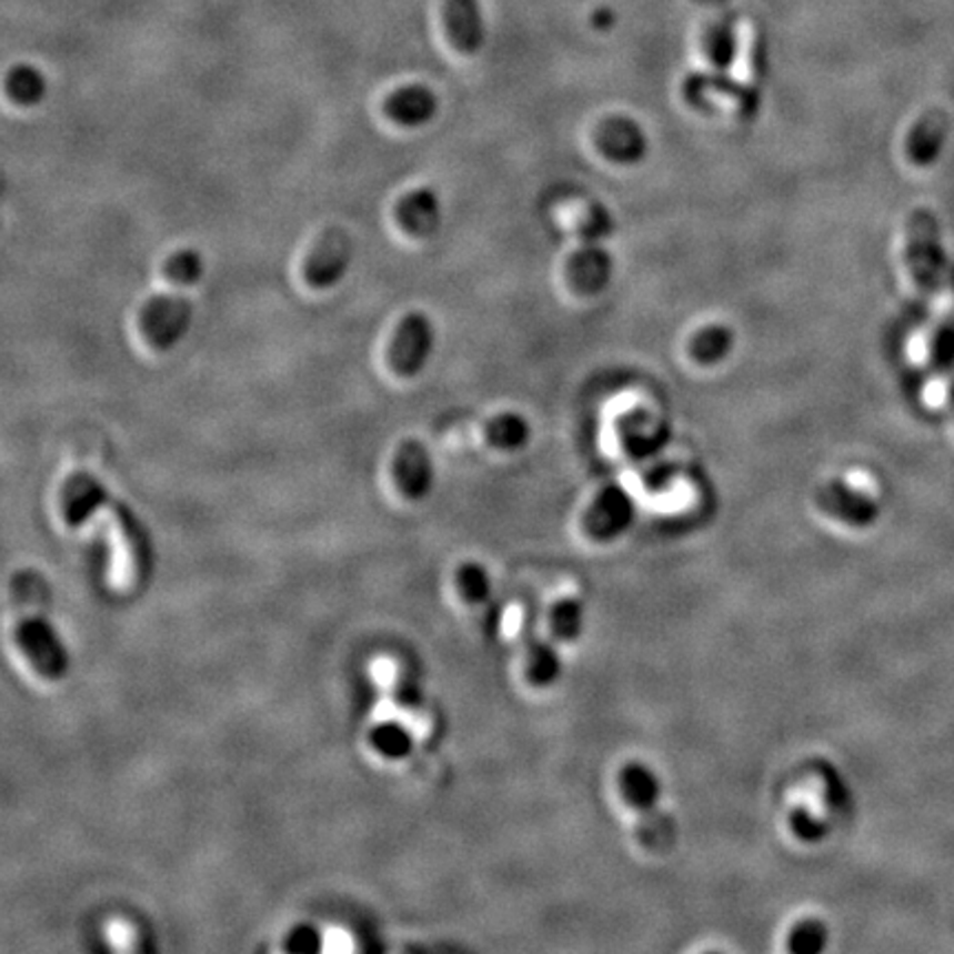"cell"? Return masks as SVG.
<instances>
[{
    "instance_id": "obj_11",
    "label": "cell",
    "mask_w": 954,
    "mask_h": 954,
    "mask_svg": "<svg viewBox=\"0 0 954 954\" xmlns=\"http://www.w3.org/2000/svg\"><path fill=\"white\" fill-rule=\"evenodd\" d=\"M948 131H951V118L944 111L940 109L926 111L913 127L906 142V155L911 164L920 169L935 164L948 138Z\"/></svg>"
},
{
    "instance_id": "obj_13",
    "label": "cell",
    "mask_w": 954,
    "mask_h": 954,
    "mask_svg": "<svg viewBox=\"0 0 954 954\" xmlns=\"http://www.w3.org/2000/svg\"><path fill=\"white\" fill-rule=\"evenodd\" d=\"M384 113L400 127L418 129L431 122L438 113V98L420 84L402 87L384 102Z\"/></svg>"
},
{
    "instance_id": "obj_23",
    "label": "cell",
    "mask_w": 954,
    "mask_h": 954,
    "mask_svg": "<svg viewBox=\"0 0 954 954\" xmlns=\"http://www.w3.org/2000/svg\"><path fill=\"white\" fill-rule=\"evenodd\" d=\"M829 946V928L815 917H806L786 935V951L793 954H820Z\"/></svg>"
},
{
    "instance_id": "obj_4",
    "label": "cell",
    "mask_w": 954,
    "mask_h": 954,
    "mask_svg": "<svg viewBox=\"0 0 954 954\" xmlns=\"http://www.w3.org/2000/svg\"><path fill=\"white\" fill-rule=\"evenodd\" d=\"M354 259V241L341 225L328 228L310 252L303 277L312 290H332L350 272Z\"/></svg>"
},
{
    "instance_id": "obj_22",
    "label": "cell",
    "mask_w": 954,
    "mask_h": 954,
    "mask_svg": "<svg viewBox=\"0 0 954 954\" xmlns=\"http://www.w3.org/2000/svg\"><path fill=\"white\" fill-rule=\"evenodd\" d=\"M4 87H7L9 98L16 104H20V107H36L47 96V80H44V76L38 69L29 67V64L13 67L11 73L7 76Z\"/></svg>"
},
{
    "instance_id": "obj_26",
    "label": "cell",
    "mask_w": 954,
    "mask_h": 954,
    "mask_svg": "<svg viewBox=\"0 0 954 954\" xmlns=\"http://www.w3.org/2000/svg\"><path fill=\"white\" fill-rule=\"evenodd\" d=\"M391 699L393 705L402 712H415L422 705V690L415 676L406 674V672H395V676L391 679Z\"/></svg>"
},
{
    "instance_id": "obj_17",
    "label": "cell",
    "mask_w": 954,
    "mask_h": 954,
    "mask_svg": "<svg viewBox=\"0 0 954 954\" xmlns=\"http://www.w3.org/2000/svg\"><path fill=\"white\" fill-rule=\"evenodd\" d=\"M583 630H585V603L574 594L560 596L549 610L551 639L560 645H573L581 639Z\"/></svg>"
},
{
    "instance_id": "obj_12",
    "label": "cell",
    "mask_w": 954,
    "mask_h": 954,
    "mask_svg": "<svg viewBox=\"0 0 954 954\" xmlns=\"http://www.w3.org/2000/svg\"><path fill=\"white\" fill-rule=\"evenodd\" d=\"M395 217L406 234L415 239L433 237L442 223V205L438 192L431 189L406 192L395 208Z\"/></svg>"
},
{
    "instance_id": "obj_6",
    "label": "cell",
    "mask_w": 954,
    "mask_h": 954,
    "mask_svg": "<svg viewBox=\"0 0 954 954\" xmlns=\"http://www.w3.org/2000/svg\"><path fill=\"white\" fill-rule=\"evenodd\" d=\"M433 325L426 314L411 312L402 319L389 348V365L400 379H415L433 352Z\"/></svg>"
},
{
    "instance_id": "obj_7",
    "label": "cell",
    "mask_w": 954,
    "mask_h": 954,
    "mask_svg": "<svg viewBox=\"0 0 954 954\" xmlns=\"http://www.w3.org/2000/svg\"><path fill=\"white\" fill-rule=\"evenodd\" d=\"M817 509L853 529H868L880 520V504L873 495L844 480H831L815 491Z\"/></svg>"
},
{
    "instance_id": "obj_27",
    "label": "cell",
    "mask_w": 954,
    "mask_h": 954,
    "mask_svg": "<svg viewBox=\"0 0 954 954\" xmlns=\"http://www.w3.org/2000/svg\"><path fill=\"white\" fill-rule=\"evenodd\" d=\"M321 948H323L321 935L312 926H299V928H294L288 935V942H285V951L288 953H319Z\"/></svg>"
},
{
    "instance_id": "obj_16",
    "label": "cell",
    "mask_w": 954,
    "mask_h": 954,
    "mask_svg": "<svg viewBox=\"0 0 954 954\" xmlns=\"http://www.w3.org/2000/svg\"><path fill=\"white\" fill-rule=\"evenodd\" d=\"M560 643L553 639H538L529 645L524 656V679L535 690L553 687L564 674V659L560 654Z\"/></svg>"
},
{
    "instance_id": "obj_2",
    "label": "cell",
    "mask_w": 954,
    "mask_h": 954,
    "mask_svg": "<svg viewBox=\"0 0 954 954\" xmlns=\"http://www.w3.org/2000/svg\"><path fill=\"white\" fill-rule=\"evenodd\" d=\"M906 263L922 290H937L946 257L940 241V223L931 210H915L906 223Z\"/></svg>"
},
{
    "instance_id": "obj_3",
    "label": "cell",
    "mask_w": 954,
    "mask_h": 954,
    "mask_svg": "<svg viewBox=\"0 0 954 954\" xmlns=\"http://www.w3.org/2000/svg\"><path fill=\"white\" fill-rule=\"evenodd\" d=\"M194 305L182 294H158L140 310V330L158 352L178 348L192 330Z\"/></svg>"
},
{
    "instance_id": "obj_20",
    "label": "cell",
    "mask_w": 954,
    "mask_h": 954,
    "mask_svg": "<svg viewBox=\"0 0 954 954\" xmlns=\"http://www.w3.org/2000/svg\"><path fill=\"white\" fill-rule=\"evenodd\" d=\"M453 585L469 605H482L493 594V576L482 562H462L453 573Z\"/></svg>"
},
{
    "instance_id": "obj_1",
    "label": "cell",
    "mask_w": 954,
    "mask_h": 954,
    "mask_svg": "<svg viewBox=\"0 0 954 954\" xmlns=\"http://www.w3.org/2000/svg\"><path fill=\"white\" fill-rule=\"evenodd\" d=\"M9 599L13 614V641L31 670L44 681H62L69 672V654L49 621L51 590L42 573L20 569L11 574Z\"/></svg>"
},
{
    "instance_id": "obj_14",
    "label": "cell",
    "mask_w": 954,
    "mask_h": 954,
    "mask_svg": "<svg viewBox=\"0 0 954 954\" xmlns=\"http://www.w3.org/2000/svg\"><path fill=\"white\" fill-rule=\"evenodd\" d=\"M444 24L453 47L462 53H475L482 47V18L475 0H446Z\"/></svg>"
},
{
    "instance_id": "obj_9",
    "label": "cell",
    "mask_w": 954,
    "mask_h": 954,
    "mask_svg": "<svg viewBox=\"0 0 954 954\" xmlns=\"http://www.w3.org/2000/svg\"><path fill=\"white\" fill-rule=\"evenodd\" d=\"M599 151L616 164H636L647 153V138L643 129L630 118H607L599 127Z\"/></svg>"
},
{
    "instance_id": "obj_18",
    "label": "cell",
    "mask_w": 954,
    "mask_h": 954,
    "mask_svg": "<svg viewBox=\"0 0 954 954\" xmlns=\"http://www.w3.org/2000/svg\"><path fill=\"white\" fill-rule=\"evenodd\" d=\"M370 747L384 761L400 763L413 754L415 739L402 721L386 719L370 730Z\"/></svg>"
},
{
    "instance_id": "obj_21",
    "label": "cell",
    "mask_w": 954,
    "mask_h": 954,
    "mask_svg": "<svg viewBox=\"0 0 954 954\" xmlns=\"http://www.w3.org/2000/svg\"><path fill=\"white\" fill-rule=\"evenodd\" d=\"M732 348L734 332L727 325H710L701 330L690 345L694 361H699L701 365H719L730 357Z\"/></svg>"
},
{
    "instance_id": "obj_15",
    "label": "cell",
    "mask_w": 954,
    "mask_h": 954,
    "mask_svg": "<svg viewBox=\"0 0 954 954\" xmlns=\"http://www.w3.org/2000/svg\"><path fill=\"white\" fill-rule=\"evenodd\" d=\"M612 270V257L603 248L590 243L574 254L571 281L581 294H599L610 283Z\"/></svg>"
},
{
    "instance_id": "obj_10",
    "label": "cell",
    "mask_w": 954,
    "mask_h": 954,
    "mask_svg": "<svg viewBox=\"0 0 954 954\" xmlns=\"http://www.w3.org/2000/svg\"><path fill=\"white\" fill-rule=\"evenodd\" d=\"M616 789L621 800L639 813L654 811L663 797V782L659 773L650 764L639 761L625 763L619 769Z\"/></svg>"
},
{
    "instance_id": "obj_28",
    "label": "cell",
    "mask_w": 954,
    "mask_h": 954,
    "mask_svg": "<svg viewBox=\"0 0 954 954\" xmlns=\"http://www.w3.org/2000/svg\"><path fill=\"white\" fill-rule=\"evenodd\" d=\"M610 228H612V223H610L607 212L603 208L594 210L592 217H590V221L581 230V239L588 241V243H594V241L603 239L605 234H610Z\"/></svg>"
},
{
    "instance_id": "obj_25",
    "label": "cell",
    "mask_w": 954,
    "mask_h": 954,
    "mask_svg": "<svg viewBox=\"0 0 954 954\" xmlns=\"http://www.w3.org/2000/svg\"><path fill=\"white\" fill-rule=\"evenodd\" d=\"M789 829H791V833L797 837V840H802V842H820V840H824L826 837V833H829V826H826V822L820 817V815H815L809 806H804V804H800V806H793L791 809V813H789Z\"/></svg>"
},
{
    "instance_id": "obj_19",
    "label": "cell",
    "mask_w": 954,
    "mask_h": 954,
    "mask_svg": "<svg viewBox=\"0 0 954 954\" xmlns=\"http://www.w3.org/2000/svg\"><path fill=\"white\" fill-rule=\"evenodd\" d=\"M486 442L500 451H520L531 440V424L520 413H500L486 424Z\"/></svg>"
},
{
    "instance_id": "obj_8",
    "label": "cell",
    "mask_w": 954,
    "mask_h": 954,
    "mask_svg": "<svg viewBox=\"0 0 954 954\" xmlns=\"http://www.w3.org/2000/svg\"><path fill=\"white\" fill-rule=\"evenodd\" d=\"M391 473L395 489L409 502H422L433 491L435 466L429 449L420 440H404L398 446Z\"/></svg>"
},
{
    "instance_id": "obj_5",
    "label": "cell",
    "mask_w": 954,
    "mask_h": 954,
    "mask_svg": "<svg viewBox=\"0 0 954 954\" xmlns=\"http://www.w3.org/2000/svg\"><path fill=\"white\" fill-rule=\"evenodd\" d=\"M636 522V504L621 486H605L585 509L581 526L596 544H610L623 538Z\"/></svg>"
},
{
    "instance_id": "obj_24",
    "label": "cell",
    "mask_w": 954,
    "mask_h": 954,
    "mask_svg": "<svg viewBox=\"0 0 954 954\" xmlns=\"http://www.w3.org/2000/svg\"><path fill=\"white\" fill-rule=\"evenodd\" d=\"M164 274L171 283L182 285V288H192L197 285L203 274H205V261L201 257V252L187 248L180 250L175 254H171L164 263Z\"/></svg>"
}]
</instances>
